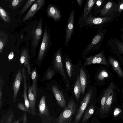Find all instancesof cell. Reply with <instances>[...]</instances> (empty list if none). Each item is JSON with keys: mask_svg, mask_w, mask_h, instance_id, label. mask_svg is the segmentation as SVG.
I'll list each match as a JSON object with an SVG mask.
<instances>
[{"mask_svg": "<svg viewBox=\"0 0 123 123\" xmlns=\"http://www.w3.org/2000/svg\"><path fill=\"white\" fill-rule=\"evenodd\" d=\"M114 4L113 2H108L103 8L99 12L100 16H105L110 15L114 9Z\"/></svg>", "mask_w": 123, "mask_h": 123, "instance_id": "obj_17", "label": "cell"}, {"mask_svg": "<svg viewBox=\"0 0 123 123\" xmlns=\"http://www.w3.org/2000/svg\"><path fill=\"white\" fill-rule=\"evenodd\" d=\"M0 16L5 23H10L11 22V19L8 12L1 6L0 7Z\"/></svg>", "mask_w": 123, "mask_h": 123, "instance_id": "obj_27", "label": "cell"}, {"mask_svg": "<svg viewBox=\"0 0 123 123\" xmlns=\"http://www.w3.org/2000/svg\"><path fill=\"white\" fill-rule=\"evenodd\" d=\"M8 35L2 31H0V54L2 52L4 47L8 41Z\"/></svg>", "mask_w": 123, "mask_h": 123, "instance_id": "obj_23", "label": "cell"}, {"mask_svg": "<svg viewBox=\"0 0 123 123\" xmlns=\"http://www.w3.org/2000/svg\"><path fill=\"white\" fill-rule=\"evenodd\" d=\"M121 110L119 108H116L114 109L113 112V116L116 117L119 115L121 112Z\"/></svg>", "mask_w": 123, "mask_h": 123, "instance_id": "obj_37", "label": "cell"}, {"mask_svg": "<svg viewBox=\"0 0 123 123\" xmlns=\"http://www.w3.org/2000/svg\"><path fill=\"white\" fill-rule=\"evenodd\" d=\"M108 74L105 70L104 69L101 71L98 74V79L100 80H103L105 78L108 77Z\"/></svg>", "mask_w": 123, "mask_h": 123, "instance_id": "obj_33", "label": "cell"}, {"mask_svg": "<svg viewBox=\"0 0 123 123\" xmlns=\"http://www.w3.org/2000/svg\"><path fill=\"white\" fill-rule=\"evenodd\" d=\"M48 16L52 18L55 21H57L61 18V13L55 6L52 5H49L47 9Z\"/></svg>", "mask_w": 123, "mask_h": 123, "instance_id": "obj_15", "label": "cell"}, {"mask_svg": "<svg viewBox=\"0 0 123 123\" xmlns=\"http://www.w3.org/2000/svg\"><path fill=\"white\" fill-rule=\"evenodd\" d=\"M78 4L80 7L82 5V3L84 0H77Z\"/></svg>", "mask_w": 123, "mask_h": 123, "instance_id": "obj_44", "label": "cell"}, {"mask_svg": "<svg viewBox=\"0 0 123 123\" xmlns=\"http://www.w3.org/2000/svg\"><path fill=\"white\" fill-rule=\"evenodd\" d=\"M109 61L118 74L121 77H123V71L120 68L118 62L114 59L111 58L109 59Z\"/></svg>", "mask_w": 123, "mask_h": 123, "instance_id": "obj_19", "label": "cell"}, {"mask_svg": "<svg viewBox=\"0 0 123 123\" xmlns=\"http://www.w3.org/2000/svg\"><path fill=\"white\" fill-rule=\"evenodd\" d=\"M122 92H123V90H122Z\"/></svg>", "mask_w": 123, "mask_h": 123, "instance_id": "obj_46", "label": "cell"}, {"mask_svg": "<svg viewBox=\"0 0 123 123\" xmlns=\"http://www.w3.org/2000/svg\"><path fill=\"white\" fill-rule=\"evenodd\" d=\"M98 64L104 65L107 64V62L104 55L100 53L93 56L86 58L84 66L93 64Z\"/></svg>", "mask_w": 123, "mask_h": 123, "instance_id": "obj_8", "label": "cell"}, {"mask_svg": "<svg viewBox=\"0 0 123 123\" xmlns=\"http://www.w3.org/2000/svg\"><path fill=\"white\" fill-rule=\"evenodd\" d=\"M24 1L23 0H10V5L11 8L14 9L19 6Z\"/></svg>", "mask_w": 123, "mask_h": 123, "instance_id": "obj_30", "label": "cell"}, {"mask_svg": "<svg viewBox=\"0 0 123 123\" xmlns=\"http://www.w3.org/2000/svg\"><path fill=\"white\" fill-rule=\"evenodd\" d=\"M4 84V80H3L1 76L0 78V102H2V91L3 86Z\"/></svg>", "mask_w": 123, "mask_h": 123, "instance_id": "obj_36", "label": "cell"}, {"mask_svg": "<svg viewBox=\"0 0 123 123\" xmlns=\"http://www.w3.org/2000/svg\"><path fill=\"white\" fill-rule=\"evenodd\" d=\"M80 78L82 92L84 94L86 86V75L85 71L82 68L80 69Z\"/></svg>", "mask_w": 123, "mask_h": 123, "instance_id": "obj_25", "label": "cell"}, {"mask_svg": "<svg viewBox=\"0 0 123 123\" xmlns=\"http://www.w3.org/2000/svg\"><path fill=\"white\" fill-rule=\"evenodd\" d=\"M43 20L41 18L39 20L38 24L35 28L33 33L32 35V49H36L39 44L42 33Z\"/></svg>", "mask_w": 123, "mask_h": 123, "instance_id": "obj_6", "label": "cell"}, {"mask_svg": "<svg viewBox=\"0 0 123 123\" xmlns=\"http://www.w3.org/2000/svg\"><path fill=\"white\" fill-rule=\"evenodd\" d=\"M111 18V17L95 18L90 15L86 18V21L88 24L92 25L101 24L110 21Z\"/></svg>", "mask_w": 123, "mask_h": 123, "instance_id": "obj_14", "label": "cell"}, {"mask_svg": "<svg viewBox=\"0 0 123 123\" xmlns=\"http://www.w3.org/2000/svg\"><path fill=\"white\" fill-rule=\"evenodd\" d=\"M23 78L21 71L19 69L16 74L14 80L12 85L13 92V100L14 103L16 101L19 89L20 86Z\"/></svg>", "mask_w": 123, "mask_h": 123, "instance_id": "obj_11", "label": "cell"}, {"mask_svg": "<svg viewBox=\"0 0 123 123\" xmlns=\"http://www.w3.org/2000/svg\"><path fill=\"white\" fill-rule=\"evenodd\" d=\"M77 111L75 103L72 98L59 116L57 117L51 116V121L55 123H70L73 117Z\"/></svg>", "mask_w": 123, "mask_h": 123, "instance_id": "obj_1", "label": "cell"}, {"mask_svg": "<svg viewBox=\"0 0 123 123\" xmlns=\"http://www.w3.org/2000/svg\"><path fill=\"white\" fill-rule=\"evenodd\" d=\"M116 43L120 51L123 54V44L120 42L117 41L116 42Z\"/></svg>", "mask_w": 123, "mask_h": 123, "instance_id": "obj_38", "label": "cell"}, {"mask_svg": "<svg viewBox=\"0 0 123 123\" xmlns=\"http://www.w3.org/2000/svg\"><path fill=\"white\" fill-rule=\"evenodd\" d=\"M23 123H27L28 119L26 112H24L23 116Z\"/></svg>", "mask_w": 123, "mask_h": 123, "instance_id": "obj_40", "label": "cell"}, {"mask_svg": "<svg viewBox=\"0 0 123 123\" xmlns=\"http://www.w3.org/2000/svg\"><path fill=\"white\" fill-rule=\"evenodd\" d=\"M22 72L23 79L24 92L23 96L24 98L25 105L26 108L30 111V104L28 98L27 96V85L26 79V70L24 68H23L22 69Z\"/></svg>", "mask_w": 123, "mask_h": 123, "instance_id": "obj_16", "label": "cell"}, {"mask_svg": "<svg viewBox=\"0 0 123 123\" xmlns=\"http://www.w3.org/2000/svg\"><path fill=\"white\" fill-rule=\"evenodd\" d=\"M23 119V116H21L19 119L14 121L12 123H19Z\"/></svg>", "mask_w": 123, "mask_h": 123, "instance_id": "obj_43", "label": "cell"}, {"mask_svg": "<svg viewBox=\"0 0 123 123\" xmlns=\"http://www.w3.org/2000/svg\"><path fill=\"white\" fill-rule=\"evenodd\" d=\"M66 67L68 75L71 78L73 71L72 64L68 58H66Z\"/></svg>", "mask_w": 123, "mask_h": 123, "instance_id": "obj_29", "label": "cell"}, {"mask_svg": "<svg viewBox=\"0 0 123 123\" xmlns=\"http://www.w3.org/2000/svg\"><path fill=\"white\" fill-rule=\"evenodd\" d=\"M45 0H37L33 5L23 19L25 21L31 18L44 5Z\"/></svg>", "mask_w": 123, "mask_h": 123, "instance_id": "obj_9", "label": "cell"}, {"mask_svg": "<svg viewBox=\"0 0 123 123\" xmlns=\"http://www.w3.org/2000/svg\"><path fill=\"white\" fill-rule=\"evenodd\" d=\"M51 44L50 35L48 29L45 26L43 36L37 56V61L40 62L43 60Z\"/></svg>", "mask_w": 123, "mask_h": 123, "instance_id": "obj_2", "label": "cell"}, {"mask_svg": "<svg viewBox=\"0 0 123 123\" xmlns=\"http://www.w3.org/2000/svg\"></svg>", "mask_w": 123, "mask_h": 123, "instance_id": "obj_47", "label": "cell"}, {"mask_svg": "<svg viewBox=\"0 0 123 123\" xmlns=\"http://www.w3.org/2000/svg\"><path fill=\"white\" fill-rule=\"evenodd\" d=\"M92 90H90L83 99L77 112L74 119V123H78L86 109L92 98Z\"/></svg>", "mask_w": 123, "mask_h": 123, "instance_id": "obj_5", "label": "cell"}, {"mask_svg": "<svg viewBox=\"0 0 123 123\" xmlns=\"http://www.w3.org/2000/svg\"><path fill=\"white\" fill-rule=\"evenodd\" d=\"M75 123L74 122L71 123Z\"/></svg>", "mask_w": 123, "mask_h": 123, "instance_id": "obj_45", "label": "cell"}, {"mask_svg": "<svg viewBox=\"0 0 123 123\" xmlns=\"http://www.w3.org/2000/svg\"><path fill=\"white\" fill-rule=\"evenodd\" d=\"M118 10L119 13L123 10V1L119 2Z\"/></svg>", "mask_w": 123, "mask_h": 123, "instance_id": "obj_39", "label": "cell"}, {"mask_svg": "<svg viewBox=\"0 0 123 123\" xmlns=\"http://www.w3.org/2000/svg\"><path fill=\"white\" fill-rule=\"evenodd\" d=\"M37 84L33 83L31 86H28V98L30 104L31 114L32 116L37 114L36 105L37 96Z\"/></svg>", "mask_w": 123, "mask_h": 123, "instance_id": "obj_3", "label": "cell"}, {"mask_svg": "<svg viewBox=\"0 0 123 123\" xmlns=\"http://www.w3.org/2000/svg\"><path fill=\"white\" fill-rule=\"evenodd\" d=\"M54 66L55 69L58 71L64 79L66 80L67 78L63 69L60 49L58 50L55 54L54 59Z\"/></svg>", "mask_w": 123, "mask_h": 123, "instance_id": "obj_10", "label": "cell"}, {"mask_svg": "<svg viewBox=\"0 0 123 123\" xmlns=\"http://www.w3.org/2000/svg\"><path fill=\"white\" fill-rule=\"evenodd\" d=\"M101 34L96 35L94 38L85 50V52H89L101 40L102 38Z\"/></svg>", "mask_w": 123, "mask_h": 123, "instance_id": "obj_26", "label": "cell"}, {"mask_svg": "<svg viewBox=\"0 0 123 123\" xmlns=\"http://www.w3.org/2000/svg\"><path fill=\"white\" fill-rule=\"evenodd\" d=\"M95 110L94 106L93 105H91L86 111L83 118V123L87 121L92 116L94 113Z\"/></svg>", "mask_w": 123, "mask_h": 123, "instance_id": "obj_28", "label": "cell"}, {"mask_svg": "<svg viewBox=\"0 0 123 123\" xmlns=\"http://www.w3.org/2000/svg\"><path fill=\"white\" fill-rule=\"evenodd\" d=\"M14 56V52L13 51L11 52L9 54L8 58L9 61L12 60Z\"/></svg>", "mask_w": 123, "mask_h": 123, "instance_id": "obj_41", "label": "cell"}, {"mask_svg": "<svg viewBox=\"0 0 123 123\" xmlns=\"http://www.w3.org/2000/svg\"><path fill=\"white\" fill-rule=\"evenodd\" d=\"M52 90L58 105L62 108H65L66 106V101L62 92L59 91L57 86L55 85L52 86Z\"/></svg>", "mask_w": 123, "mask_h": 123, "instance_id": "obj_13", "label": "cell"}, {"mask_svg": "<svg viewBox=\"0 0 123 123\" xmlns=\"http://www.w3.org/2000/svg\"><path fill=\"white\" fill-rule=\"evenodd\" d=\"M114 86V85L113 82L111 81L102 96L101 103V110L102 112H104L105 111V107L107 95L111 89Z\"/></svg>", "mask_w": 123, "mask_h": 123, "instance_id": "obj_20", "label": "cell"}, {"mask_svg": "<svg viewBox=\"0 0 123 123\" xmlns=\"http://www.w3.org/2000/svg\"><path fill=\"white\" fill-rule=\"evenodd\" d=\"M14 117L13 111L12 110H9L1 117L0 123H12Z\"/></svg>", "mask_w": 123, "mask_h": 123, "instance_id": "obj_18", "label": "cell"}, {"mask_svg": "<svg viewBox=\"0 0 123 123\" xmlns=\"http://www.w3.org/2000/svg\"><path fill=\"white\" fill-rule=\"evenodd\" d=\"M36 1V0H27L25 5L20 11V13L21 14H23L31 5L34 2Z\"/></svg>", "mask_w": 123, "mask_h": 123, "instance_id": "obj_31", "label": "cell"}, {"mask_svg": "<svg viewBox=\"0 0 123 123\" xmlns=\"http://www.w3.org/2000/svg\"><path fill=\"white\" fill-rule=\"evenodd\" d=\"M114 86L111 89L107 95L105 107V112L109 111L112 104L114 94Z\"/></svg>", "mask_w": 123, "mask_h": 123, "instance_id": "obj_22", "label": "cell"}, {"mask_svg": "<svg viewBox=\"0 0 123 123\" xmlns=\"http://www.w3.org/2000/svg\"><path fill=\"white\" fill-rule=\"evenodd\" d=\"M74 11L73 9L71 12L69 17L66 29L65 45H68L73 33L74 21Z\"/></svg>", "mask_w": 123, "mask_h": 123, "instance_id": "obj_7", "label": "cell"}, {"mask_svg": "<svg viewBox=\"0 0 123 123\" xmlns=\"http://www.w3.org/2000/svg\"><path fill=\"white\" fill-rule=\"evenodd\" d=\"M19 62L21 64H24L26 68L28 74H31V68L30 63L29 55L28 50L24 48L22 50Z\"/></svg>", "mask_w": 123, "mask_h": 123, "instance_id": "obj_12", "label": "cell"}, {"mask_svg": "<svg viewBox=\"0 0 123 123\" xmlns=\"http://www.w3.org/2000/svg\"><path fill=\"white\" fill-rule=\"evenodd\" d=\"M103 0H98L96 1V5L98 7H99L101 5L102 3Z\"/></svg>", "mask_w": 123, "mask_h": 123, "instance_id": "obj_42", "label": "cell"}, {"mask_svg": "<svg viewBox=\"0 0 123 123\" xmlns=\"http://www.w3.org/2000/svg\"><path fill=\"white\" fill-rule=\"evenodd\" d=\"M81 91V86L80 78L78 75L74 86V94L77 100H78L79 99Z\"/></svg>", "mask_w": 123, "mask_h": 123, "instance_id": "obj_24", "label": "cell"}, {"mask_svg": "<svg viewBox=\"0 0 123 123\" xmlns=\"http://www.w3.org/2000/svg\"><path fill=\"white\" fill-rule=\"evenodd\" d=\"M17 107L24 112H27L30 114H31L30 111L26 108L25 105L21 102H20L18 103Z\"/></svg>", "mask_w": 123, "mask_h": 123, "instance_id": "obj_34", "label": "cell"}, {"mask_svg": "<svg viewBox=\"0 0 123 123\" xmlns=\"http://www.w3.org/2000/svg\"><path fill=\"white\" fill-rule=\"evenodd\" d=\"M31 77L33 83L37 84L38 77V75L36 67H35L31 71Z\"/></svg>", "mask_w": 123, "mask_h": 123, "instance_id": "obj_32", "label": "cell"}, {"mask_svg": "<svg viewBox=\"0 0 123 123\" xmlns=\"http://www.w3.org/2000/svg\"><path fill=\"white\" fill-rule=\"evenodd\" d=\"M46 96H43L41 98L38 106V115L41 118L43 123H47V120L51 121V116L45 101Z\"/></svg>", "mask_w": 123, "mask_h": 123, "instance_id": "obj_4", "label": "cell"}, {"mask_svg": "<svg viewBox=\"0 0 123 123\" xmlns=\"http://www.w3.org/2000/svg\"><path fill=\"white\" fill-rule=\"evenodd\" d=\"M96 0H87L83 12V19L86 18L87 16L91 11L95 2Z\"/></svg>", "mask_w": 123, "mask_h": 123, "instance_id": "obj_21", "label": "cell"}, {"mask_svg": "<svg viewBox=\"0 0 123 123\" xmlns=\"http://www.w3.org/2000/svg\"><path fill=\"white\" fill-rule=\"evenodd\" d=\"M54 72L53 70L50 68L47 71L46 75V80H50L54 75Z\"/></svg>", "mask_w": 123, "mask_h": 123, "instance_id": "obj_35", "label": "cell"}]
</instances>
